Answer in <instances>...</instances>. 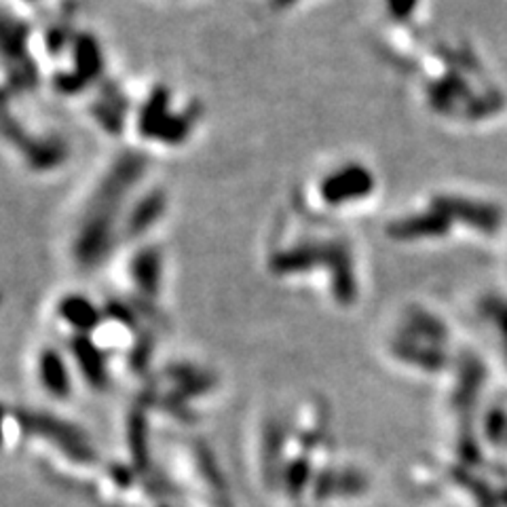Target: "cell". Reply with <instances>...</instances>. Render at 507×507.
<instances>
[{"instance_id":"obj_1","label":"cell","mask_w":507,"mask_h":507,"mask_svg":"<svg viewBox=\"0 0 507 507\" xmlns=\"http://www.w3.org/2000/svg\"><path fill=\"white\" fill-rule=\"evenodd\" d=\"M17 419H19V425H22L26 431L47 438L51 444H56L57 449L66 452L70 459H75V461L78 463L96 461V450L91 449V444L87 442L83 431L77 429L75 425L59 421L56 417L43 415V412H28V410H19Z\"/></svg>"},{"instance_id":"obj_2","label":"cell","mask_w":507,"mask_h":507,"mask_svg":"<svg viewBox=\"0 0 507 507\" xmlns=\"http://www.w3.org/2000/svg\"><path fill=\"white\" fill-rule=\"evenodd\" d=\"M41 380L45 389L56 398L70 396V375L57 351L47 349L41 357Z\"/></svg>"},{"instance_id":"obj_3","label":"cell","mask_w":507,"mask_h":507,"mask_svg":"<svg viewBox=\"0 0 507 507\" xmlns=\"http://www.w3.org/2000/svg\"><path fill=\"white\" fill-rule=\"evenodd\" d=\"M75 357L78 366H81L83 377L89 380L93 387H104L106 385V366L102 353L96 349V345L85 336H78L75 340Z\"/></svg>"},{"instance_id":"obj_4","label":"cell","mask_w":507,"mask_h":507,"mask_svg":"<svg viewBox=\"0 0 507 507\" xmlns=\"http://www.w3.org/2000/svg\"><path fill=\"white\" fill-rule=\"evenodd\" d=\"M62 316L68 324L78 330H91L98 326V311L93 309L89 300L85 298H68L62 303Z\"/></svg>"},{"instance_id":"obj_5","label":"cell","mask_w":507,"mask_h":507,"mask_svg":"<svg viewBox=\"0 0 507 507\" xmlns=\"http://www.w3.org/2000/svg\"><path fill=\"white\" fill-rule=\"evenodd\" d=\"M282 440L284 431L279 423H271L266 427L264 433V471L266 478L275 482L277 478V465H279V455H282Z\"/></svg>"},{"instance_id":"obj_6","label":"cell","mask_w":507,"mask_h":507,"mask_svg":"<svg viewBox=\"0 0 507 507\" xmlns=\"http://www.w3.org/2000/svg\"><path fill=\"white\" fill-rule=\"evenodd\" d=\"M309 476H311V465L306 459H296V461H292L288 465V470L284 473V480H285V489L292 497H298L300 492H303L305 484L309 482Z\"/></svg>"},{"instance_id":"obj_7","label":"cell","mask_w":507,"mask_h":507,"mask_svg":"<svg viewBox=\"0 0 507 507\" xmlns=\"http://www.w3.org/2000/svg\"><path fill=\"white\" fill-rule=\"evenodd\" d=\"M129 446L133 452V461H138V465L146 463V425L142 415H133L129 423Z\"/></svg>"},{"instance_id":"obj_8","label":"cell","mask_w":507,"mask_h":507,"mask_svg":"<svg viewBox=\"0 0 507 507\" xmlns=\"http://www.w3.org/2000/svg\"><path fill=\"white\" fill-rule=\"evenodd\" d=\"M3 438H5V410L0 406V446H3Z\"/></svg>"}]
</instances>
